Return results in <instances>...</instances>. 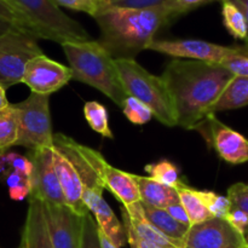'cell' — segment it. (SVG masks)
I'll list each match as a JSON object with an SVG mask.
<instances>
[{"label": "cell", "instance_id": "42", "mask_svg": "<svg viewBox=\"0 0 248 248\" xmlns=\"http://www.w3.org/2000/svg\"><path fill=\"white\" fill-rule=\"evenodd\" d=\"M230 1L236 5L237 9L242 12L248 24V0H230Z\"/></svg>", "mask_w": 248, "mask_h": 248}, {"label": "cell", "instance_id": "33", "mask_svg": "<svg viewBox=\"0 0 248 248\" xmlns=\"http://www.w3.org/2000/svg\"><path fill=\"white\" fill-rule=\"evenodd\" d=\"M58 6L67 7L74 11L85 12L91 17H94L103 7L102 0H53Z\"/></svg>", "mask_w": 248, "mask_h": 248}, {"label": "cell", "instance_id": "24", "mask_svg": "<svg viewBox=\"0 0 248 248\" xmlns=\"http://www.w3.org/2000/svg\"><path fill=\"white\" fill-rule=\"evenodd\" d=\"M220 1H222L223 23L227 31L232 38L246 41L248 38V24L242 12L230 0H220Z\"/></svg>", "mask_w": 248, "mask_h": 248}, {"label": "cell", "instance_id": "10", "mask_svg": "<svg viewBox=\"0 0 248 248\" xmlns=\"http://www.w3.org/2000/svg\"><path fill=\"white\" fill-rule=\"evenodd\" d=\"M148 50L171 56L177 60L200 61V62L222 64L224 60L234 55L236 46H223L198 39H172L153 40Z\"/></svg>", "mask_w": 248, "mask_h": 248}, {"label": "cell", "instance_id": "12", "mask_svg": "<svg viewBox=\"0 0 248 248\" xmlns=\"http://www.w3.org/2000/svg\"><path fill=\"white\" fill-rule=\"evenodd\" d=\"M70 80L72 70L69 67L51 60L43 53L27 63L22 82L33 93L50 96L64 87Z\"/></svg>", "mask_w": 248, "mask_h": 248}, {"label": "cell", "instance_id": "26", "mask_svg": "<svg viewBox=\"0 0 248 248\" xmlns=\"http://www.w3.org/2000/svg\"><path fill=\"white\" fill-rule=\"evenodd\" d=\"M18 138L16 113L10 104L7 108L0 110V157L9 148L16 145Z\"/></svg>", "mask_w": 248, "mask_h": 248}, {"label": "cell", "instance_id": "39", "mask_svg": "<svg viewBox=\"0 0 248 248\" xmlns=\"http://www.w3.org/2000/svg\"><path fill=\"white\" fill-rule=\"evenodd\" d=\"M225 220L242 235L248 229V216L242 211L237 210V208H230L229 213L225 217Z\"/></svg>", "mask_w": 248, "mask_h": 248}, {"label": "cell", "instance_id": "20", "mask_svg": "<svg viewBox=\"0 0 248 248\" xmlns=\"http://www.w3.org/2000/svg\"><path fill=\"white\" fill-rule=\"evenodd\" d=\"M140 203H142L143 213H144L145 218H147L150 224L154 225L156 229H159L167 237L172 239L173 241L179 242L184 246V240H186V236L190 227L177 222L174 218H172L169 215L166 210L153 207V206L147 205L142 201H140Z\"/></svg>", "mask_w": 248, "mask_h": 248}, {"label": "cell", "instance_id": "41", "mask_svg": "<svg viewBox=\"0 0 248 248\" xmlns=\"http://www.w3.org/2000/svg\"><path fill=\"white\" fill-rule=\"evenodd\" d=\"M165 210H166L167 212H169V215L171 216L172 218H174L177 222H179V223H182V224L190 227V222H189L188 215H186V210H184L181 202L173 203V205L169 206V207L165 208Z\"/></svg>", "mask_w": 248, "mask_h": 248}, {"label": "cell", "instance_id": "44", "mask_svg": "<svg viewBox=\"0 0 248 248\" xmlns=\"http://www.w3.org/2000/svg\"><path fill=\"white\" fill-rule=\"evenodd\" d=\"M9 106L10 103L6 98V90H5L2 86H0V110H1V109L7 108Z\"/></svg>", "mask_w": 248, "mask_h": 248}, {"label": "cell", "instance_id": "16", "mask_svg": "<svg viewBox=\"0 0 248 248\" xmlns=\"http://www.w3.org/2000/svg\"><path fill=\"white\" fill-rule=\"evenodd\" d=\"M121 216H123L124 225H127L133 230L138 237L149 244L155 245L160 248H184L179 242L162 234L159 229L150 224L143 213L142 203L138 202L131 206H121Z\"/></svg>", "mask_w": 248, "mask_h": 248}, {"label": "cell", "instance_id": "40", "mask_svg": "<svg viewBox=\"0 0 248 248\" xmlns=\"http://www.w3.org/2000/svg\"><path fill=\"white\" fill-rule=\"evenodd\" d=\"M124 228H125L126 240H127V244L130 245V248H160L155 246V245L144 241V240H142L140 237H138L137 235L133 232V230L131 229L130 227H127V225H124Z\"/></svg>", "mask_w": 248, "mask_h": 248}, {"label": "cell", "instance_id": "32", "mask_svg": "<svg viewBox=\"0 0 248 248\" xmlns=\"http://www.w3.org/2000/svg\"><path fill=\"white\" fill-rule=\"evenodd\" d=\"M222 65L234 77L248 78V45H237L234 55L223 61Z\"/></svg>", "mask_w": 248, "mask_h": 248}, {"label": "cell", "instance_id": "47", "mask_svg": "<svg viewBox=\"0 0 248 248\" xmlns=\"http://www.w3.org/2000/svg\"><path fill=\"white\" fill-rule=\"evenodd\" d=\"M245 44H246V45H248V38H247V40L245 41Z\"/></svg>", "mask_w": 248, "mask_h": 248}, {"label": "cell", "instance_id": "46", "mask_svg": "<svg viewBox=\"0 0 248 248\" xmlns=\"http://www.w3.org/2000/svg\"><path fill=\"white\" fill-rule=\"evenodd\" d=\"M244 241H245V247L248 248V229L245 232V234H244Z\"/></svg>", "mask_w": 248, "mask_h": 248}, {"label": "cell", "instance_id": "5", "mask_svg": "<svg viewBox=\"0 0 248 248\" xmlns=\"http://www.w3.org/2000/svg\"><path fill=\"white\" fill-rule=\"evenodd\" d=\"M27 21L36 39L60 45L68 41H87L91 36L78 21L65 15L53 0H9Z\"/></svg>", "mask_w": 248, "mask_h": 248}, {"label": "cell", "instance_id": "7", "mask_svg": "<svg viewBox=\"0 0 248 248\" xmlns=\"http://www.w3.org/2000/svg\"><path fill=\"white\" fill-rule=\"evenodd\" d=\"M48 104L50 96L33 92L24 101L11 104L16 113L18 126L16 145L29 150L53 148V132Z\"/></svg>", "mask_w": 248, "mask_h": 248}, {"label": "cell", "instance_id": "1", "mask_svg": "<svg viewBox=\"0 0 248 248\" xmlns=\"http://www.w3.org/2000/svg\"><path fill=\"white\" fill-rule=\"evenodd\" d=\"M161 78L173 103L177 126L195 130L211 114L234 75L222 64L174 58Z\"/></svg>", "mask_w": 248, "mask_h": 248}, {"label": "cell", "instance_id": "29", "mask_svg": "<svg viewBox=\"0 0 248 248\" xmlns=\"http://www.w3.org/2000/svg\"><path fill=\"white\" fill-rule=\"evenodd\" d=\"M199 194L212 217L225 219L232 208V203L227 196L219 195V194L210 190H199Z\"/></svg>", "mask_w": 248, "mask_h": 248}, {"label": "cell", "instance_id": "27", "mask_svg": "<svg viewBox=\"0 0 248 248\" xmlns=\"http://www.w3.org/2000/svg\"><path fill=\"white\" fill-rule=\"evenodd\" d=\"M144 170L149 174L150 178L164 184V186H172L176 189L179 184L183 183L178 167L173 162L166 159L147 165Z\"/></svg>", "mask_w": 248, "mask_h": 248}, {"label": "cell", "instance_id": "17", "mask_svg": "<svg viewBox=\"0 0 248 248\" xmlns=\"http://www.w3.org/2000/svg\"><path fill=\"white\" fill-rule=\"evenodd\" d=\"M22 248H55L48 235L44 205L38 199H29L28 211L22 232Z\"/></svg>", "mask_w": 248, "mask_h": 248}, {"label": "cell", "instance_id": "23", "mask_svg": "<svg viewBox=\"0 0 248 248\" xmlns=\"http://www.w3.org/2000/svg\"><path fill=\"white\" fill-rule=\"evenodd\" d=\"M176 190L178 193L179 202L182 203L186 215H188L190 225L198 224V223L205 222V220L212 218L205 202L201 199L200 194H199V190L191 188L184 182L177 186Z\"/></svg>", "mask_w": 248, "mask_h": 248}, {"label": "cell", "instance_id": "19", "mask_svg": "<svg viewBox=\"0 0 248 248\" xmlns=\"http://www.w3.org/2000/svg\"><path fill=\"white\" fill-rule=\"evenodd\" d=\"M133 177L137 182L142 202L162 210L173 203L179 202L178 193L172 186H164L150 177L138 176V174H133Z\"/></svg>", "mask_w": 248, "mask_h": 248}, {"label": "cell", "instance_id": "3", "mask_svg": "<svg viewBox=\"0 0 248 248\" xmlns=\"http://www.w3.org/2000/svg\"><path fill=\"white\" fill-rule=\"evenodd\" d=\"M63 52L72 70V79L94 87L123 108L127 93L119 77L115 60L97 40L68 41Z\"/></svg>", "mask_w": 248, "mask_h": 248}, {"label": "cell", "instance_id": "21", "mask_svg": "<svg viewBox=\"0 0 248 248\" xmlns=\"http://www.w3.org/2000/svg\"><path fill=\"white\" fill-rule=\"evenodd\" d=\"M91 215H93V218L99 229L116 247L121 248L125 246L126 242H127L125 228H124L123 223L118 219L110 206L106 202V200H102L91 211Z\"/></svg>", "mask_w": 248, "mask_h": 248}, {"label": "cell", "instance_id": "15", "mask_svg": "<svg viewBox=\"0 0 248 248\" xmlns=\"http://www.w3.org/2000/svg\"><path fill=\"white\" fill-rule=\"evenodd\" d=\"M52 160L65 205L78 215L86 216L87 213H90V211L85 206L84 199H82L84 188H82L79 174L77 173L69 160L62 153L58 152L55 147L52 150Z\"/></svg>", "mask_w": 248, "mask_h": 248}, {"label": "cell", "instance_id": "30", "mask_svg": "<svg viewBox=\"0 0 248 248\" xmlns=\"http://www.w3.org/2000/svg\"><path fill=\"white\" fill-rule=\"evenodd\" d=\"M123 111L126 118L135 125H144L154 118L152 110L145 104L130 96L125 99Z\"/></svg>", "mask_w": 248, "mask_h": 248}, {"label": "cell", "instance_id": "9", "mask_svg": "<svg viewBox=\"0 0 248 248\" xmlns=\"http://www.w3.org/2000/svg\"><path fill=\"white\" fill-rule=\"evenodd\" d=\"M195 130L228 164L241 165L248 161L247 138L218 120L215 114H208Z\"/></svg>", "mask_w": 248, "mask_h": 248}, {"label": "cell", "instance_id": "28", "mask_svg": "<svg viewBox=\"0 0 248 248\" xmlns=\"http://www.w3.org/2000/svg\"><path fill=\"white\" fill-rule=\"evenodd\" d=\"M5 183L9 188L10 198L12 200L21 201L31 195V178L15 170H5Z\"/></svg>", "mask_w": 248, "mask_h": 248}, {"label": "cell", "instance_id": "37", "mask_svg": "<svg viewBox=\"0 0 248 248\" xmlns=\"http://www.w3.org/2000/svg\"><path fill=\"white\" fill-rule=\"evenodd\" d=\"M171 0H107L104 4L113 7H124V9H156L167 5Z\"/></svg>", "mask_w": 248, "mask_h": 248}, {"label": "cell", "instance_id": "34", "mask_svg": "<svg viewBox=\"0 0 248 248\" xmlns=\"http://www.w3.org/2000/svg\"><path fill=\"white\" fill-rule=\"evenodd\" d=\"M80 248H101L98 225H97L96 220L91 213H87L85 216Z\"/></svg>", "mask_w": 248, "mask_h": 248}, {"label": "cell", "instance_id": "38", "mask_svg": "<svg viewBox=\"0 0 248 248\" xmlns=\"http://www.w3.org/2000/svg\"><path fill=\"white\" fill-rule=\"evenodd\" d=\"M0 160L5 162V166L7 169L15 170V171L19 172V173L24 174V176L31 178V170H33V165L29 157L19 155L17 153H10V154H4Z\"/></svg>", "mask_w": 248, "mask_h": 248}, {"label": "cell", "instance_id": "22", "mask_svg": "<svg viewBox=\"0 0 248 248\" xmlns=\"http://www.w3.org/2000/svg\"><path fill=\"white\" fill-rule=\"evenodd\" d=\"M248 106V78L246 77H234L222 96L213 106L211 114H216L217 111L232 110L240 109Z\"/></svg>", "mask_w": 248, "mask_h": 248}, {"label": "cell", "instance_id": "2", "mask_svg": "<svg viewBox=\"0 0 248 248\" xmlns=\"http://www.w3.org/2000/svg\"><path fill=\"white\" fill-rule=\"evenodd\" d=\"M93 18L101 31L97 41L114 60H135L148 50L157 31L170 24L164 6L137 10L103 4Z\"/></svg>", "mask_w": 248, "mask_h": 248}, {"label": "cell", "instance_id": "18", "mask_svg": "<svg viewBox=\"0 0 248 248\" xmlns=\"http://www.w3.org/2000/svg\"><path fill=\"white\" fill-rule=\"evenodd\" d=\"M104 188L108 189L121 206H131L140 202V194L133 173L121 171L107 164L103 173Z\"/></svg>", "mask_w": 248, "mask_h": 248}, {"label": "cell", "instance_id": "8", "mask_svg": "<svg viewBox=\"0 0 248 248\" xmlns=\"http://www.w3.org/2000/svg\"><path fill=\"white\" fill-rule=\"evenodd\" d=\"M43 55L35 36L12 28L0 35V86L5 90L23 81L26 65Z\"/></svg>", "mask_w": 248, "mask_h": 248}, {"label": "cell", "instance_id": "43", "mask_svg": "<svg viewBox=\"0 0 248 248\" xmlns=\"http://www.w3.org/2000/svg\"><path fill=\"white\" fill-rule=\"evenodd\" d=\"M98 235H99V242H101V248H119L116 247L106 235L103 234L101 229L98 228Z\"/></svg>", "mask_w": 248, "mask_h": 248}, {"label": "cell", "instance_id": "35", "mask_svg": "<svg viewBox=\"0 0 248 248\" xmlns=\"http://www.w3.org/2000/svg\"><path fill=\"white\" fill-rule=\"evenodd\" d=\"M0 18L11 23L17 29H21V31L31 34V31L26 19L19 15V12L7 0H0Z\"/></svg>", "mask_w": 248, "mask_h": 248}, {"label": "cell", "instance_id": "6", "mask_svg": "<svg viewBox=\"0 0 248 248\" xmlns=\"http://www.w3.org/2000/svg\"><path fill=\"white\" fill-rule=\"evenodd\" d=\"M53 147L69 160L77 173L79 174L84 188V203L91 213V211L102 200H104L103 190L106 188L103 173L108 161L99 152L80 144L63 133L53 135Z\"/></svg>", "mask_w": 248, "mask_h": 248}, {"label": "cell", "instance_id": "31", "mask_svg": "<svg viewBox=\"0 0 248 248\" xmlns=\"http://www.w3.org/2000/svg\"><path fill=\"white\" fill-rule=\"evenodd\" d=\"M213 1H220V0H171L169 4L165 5L164 9L166 11L169 23H171L178 17Z\"/></svg>", "mask_w": 248, "mask_h": 248}, {"label": "cell", "instance_id": "48", "mask_svg": "<svg viewBox=\"0 0 248 248\" xmlns=\"http://www.w3.org/2000/svg\"><path fill=\"white\" fill-rule=\"evenodd\" d=\"M102 1H107V0H102Z\"/></svg>", "mask_w": 248, "mask_h": 248}, {"label": "cell", "instance_id": "13", "mask_svg": "<svg viewBox=\"0 0 248 248\" xmlns=\"http://www.w3.org/2000/svg\"><path fill=\"white\" fill-rule=\"evenodd\" d=\"M53 148L31 150L29 160L33 165L31 174V191L29 198L40 200L41 202L65 205L57 174L53 167Z\"/></svg>", "mask_w": 248, "mask_h": 248}, {"label": "cell", "instance_id": "4", "mask_svg": "<svg viewBox=\"0 0 248 248\" xmlns=\"http://www.w3.org/2000/svg\"><path fill=\"white\" fill-rule=\"evenodd\" d=\"M115 65L127 96L145 104L162 125L177 126L173 103L161 77L149 73L136 60H115Z\"/></svg>", "mask_w": 248, "mask_h": 248}, {"label": "cell", "instance_id": "45", "mask_svg": "<svg viewBox=\"0 0 248 248\" xmlns=\"http://www.w3.org/2000/svg\"><path fill=\"white\" fill-rule=\"evenodd\" d=\"M12 28H16V27H14L11 23H9L7 21H5V19L0 18V35L4 33H6V31H9L10 29H12Z\"/></svg>", "mask_w": 248, "mask_h": 248}, {"label": "cell", "instance_id": "14", "mask_svg": "<svg viewBox=\"0 0 248 248\" xmlns=\"http://www.w3.org/2000/svg\"><path fill=\"white\" fill-rule=\"evenodd\" d=\"M244 235L222 218H210L190 225L184 248H242Z\"/></svg>", "mask_w": 248, "mask_h": 248}, {"label": "cell", "instance_id": "36", "mask_svg": "<svg viewBox=\"0 0 248 248\" xmlns=\"http://www.w3.org/2000/svg\"><path fill=\"white\" fill-rule=\"evenodd\" d=\"M227 198L229 199L232 207L242 211L248 216V184L235 183L228 189Z\"/></svg>", "mask_w": 248, "mask_h": 248}, {"label": "cell", "instance_id": "49", "mask_svg": "<svg viewBox=\"0 0 248 248\" xmlns=\"http://www.w3.org/2000/svg\"><path fill=\"white\" fill-rule=\"evenodd\" d=\"M242 248H247V247H245V246H244V247H242Z\"/></svg>", "mask_w": 248, "mask_h": 248}, {"label": "cell", "instance_id": "50", "mask_svg": "<svg viewBox=\"0 0 248 248\" xmlns=\"http://www.w3.org/2000/svg\"><path fill=\"white\" fill-rule=\"evenodd\" d=\"M7 1H9V0H7ZM10 2V1H9ZM10 4H11V2H10Z\"/></svg>", "mask_w": 248, "mask_h": 248}, {"label": "cell", "instance_id": "25", "mask_svg": "<svg viewBox=\"0 0 248 248\" xmlns=\"http://www.w3.org/2000/svg\"><path fill=\"white\" fill-rule=\"evenodd\" d=\"M84 116L89 126L94 132L104 138L113 140L114 135L109 127L108 111H107L106 107L96 101L86 102L84 106Z\"/></svg>", "mask_w": 248, "mask_h": 248}, {"label": "cell", "instance_id": "11", "mask_svg": "<svg viewBox=\"0 0 248 248\" xmlns=\"http://www.w3.org/2000/svg\"><path fill=\"white\" fill-rule=\"evenodd\" d=\"M48 235L55 248H80L85 216L67 205L43 202Z\"/></svg>", "mask_w": 248, "mask_h": 248}]
</instances>
